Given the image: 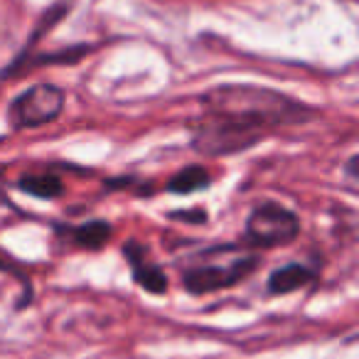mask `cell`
<instances>
[{"label": "cell", "instance_id": "6da1fadb", "mask_svg": "<svg viewBox=\"0 0 359 359\" xmlns=\"http://www.w3.org/2000/svg\"><path fill=\"white\" fill-rule=\"evenodd\" d=\"M202 104H205L210 118L236 126L241 130H249V133L259 135V138L264 133V128L298 123V121H305L313 116V109L290 99V96L249 84L217 86V89L207 91L202 96Z\"/></svg>", "mask_w": 359, "mask_h": 359}, {"label": "cell", "instance_id": "7a4b0ae2", "mask_svg": "<svg viewBox=\"0 0 359 359\" xmlns=\"http://www.w3.org/2000/svg\"><path fill=\"white\" fill-rule=\"evenodd\" d=\"M259 256L241 249V246H212L187 264L185 273H182V283L195 295L215 293V290L231 288L239 280H244L246 276H251L259 269Z\"/></svg>", "mask_w": 359, "mask_h": 359}, {"label": "cell", "instance_id": "3957f363", "mask_svg": "<svg viewBox=\"0 0 359 359\" xmlns=\"http://www.w3.org/2000/svg\"><path fill=\"white\" fill-rule=\"evenodd\" d=\"M65 109V91L55 84H35L11 104L8 118L15 128H37L55 121Z\"/></svg>", "mask_w": 359, "mask_h": 359}, {"label": "cell", "instance_id": "277c9868", "mask_svg": "<svg viewBox=\"0 0 359 359\" xmlns=\"http://www.w3.org/2000/svg\"><path fill=\"white\" fill-rule=\"evenodd\" d=\"M300 222L280 205H261L246 222V236L256 246H285L298 236Z\"/></svg>", "mask_w": 359, "mask_h": 359}, {"label": "cell", "instance_id": "5b68a950", "mask_svg": "<svg viewBox=\"0 0 359 359\" xmlns=\"http://www.w3.org/2000/svg\"><path fill=\"white\" fill-rule=\"evenodd\" d=\"M123 256L128 259L130 273H133L135 283H138L140 288L148 290V293H165V290H168V278H165L163 271L150 261L145 246H140L138 241H130V244L123 246Z\"/></svg>", "mask_w": 359, "mask_h": 359}, {"label": "cell", "instance_id": "8992f818", "mask_svg": "<svg viewBox=\"0 0 359 359\" xmlns=\"http://www.w3.org/2000/svg\"><path fill=\"white\" fill-rule=\"evenodd\" d=\"M315 280V271L308 269L305 264H288L283 269L273 271L269 278V290L273 295H285L293 293L298 288H305L308 283Z\"/></svg>", "mask_w": 359, "mask_h": 359}, {"label": "cell", "instance_id": "52a82bcc", "mask_svg": "<svg viewBox=\"0 0 359 359\" xmlns=\"http://www.w3.org/2000/svg\"><path fill=\"white\" fill-rule=\"evenodd\" d=\"M76 246L86 251H99L106 246V241L111 239L114 229H111L109 222H101V219H94V222H86V224H79L74 229H67Z\"/></svg>", "mask_w": 359, "mask_h": 359}, {"label": "cell", "instance_id": "ba28073f", "mask_svg": "<svg viewBox=\"0 0 359 359\" xmlns=\"http://www.w3.org/2000/svg\"><path fill=\"white\" fill-rule=\"evenodd\" d=\"M210 182H212V177L205 168H200V165H190V168L180 170L175 177H170L168 192H175V195H190V192L210 187Z\"/></svg>", "mask_w": 359, "mask_h": 359}, {"label": "cell", "instance_id": "9c48e42d", "mask_svg": "<svg viewBox=\"0 0 359 359\" xmlns=\"http://www.w3.org/2000/svg\"><path fill=\"white\" fill-rule=\"evenodd\" d=\"M20 187L22 192L32 197H40V200H55L65 192V185H62V180L52 172L45 175H27V177L20 180Z\"/></svg>", "mask_w": 359, "mask_h": 359}, {"label": "cell", "instance_id": "30bf717a", "mask_svg": "<svg viewBox=\"0 0 359 359\" xmlns=\"http://www.w3.org/2000/svg\"><path fill=\"white\" fill-rule=\"evenodd\" d=\"M175 219H182V222H195V224H202V222L207 219V215L202 210L197 212H182V215H172Z\"/></svg>", "mask_w": 359, "mask_h": 359}, {"label": "cell", "instance_id": "8fae6325", "mask_svg": "<svg viewBox=\"0 0 359 359\" xmlns=\"http://www.w3.org/2000/svg\"><path fill=\"white\" fill-rule=\"evenodd\" d=\"M0 200H3V182H0Z\"/></svg>", "mask_w": 359, "mask_h": 359}]
</instances>
